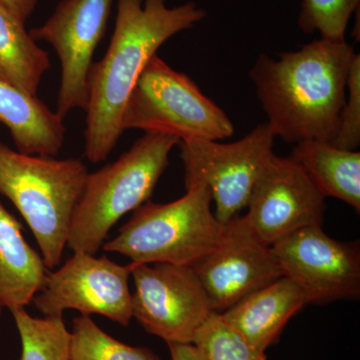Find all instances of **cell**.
<instances>
[{
  "mask_svg": "<svg viewBox=\"0 0 360 360\" xmlns=\"http://www.w3.org/2000/svg\"><path fill=\"white\" fill-rule=\"evenodd\" d=\"M205 16L193 1L168 7L165 0H117L110 46L89 70L84 153L90 162L105 160L117 146L125 103L158 49Z\"/></svg>",
  "mask_w": 360,
  "mask_h": 360,
  "instance_id": "cell-1",
  "label": "cell"
},
{
  "mask_svg": "<svg viewBox=\"0 0 360 360\" xmlns=\"http://www.w3.org/2000/svg\"><path fill=\"white\" fill-rule=\"evenodd\" d=\"M354 56L347 40L322 37L278 59L258 56L251 82L276 137L295 144L333 141Z\"/></svg>",
  "mask_w": 360,
  "mask_h": 360,
  "instance_id": "cell-2",
  "label": "cell"
},
{
  "mask_svg": "<svg viewBox=\"0 0 360 360\" xmlns=\"http://www.w3.org/2000/svg\"><path fill=\"white\" fill-rule=\"evenodd\" d=\"M179 139L146 132L115 162L89 174L71 220L68 248L96 255L127 213L148 202Z\"/></svg>",
  "mask_w": 360,
  "mask_h": 360,
  "instance_id": "cell-3",
  "label": "cell"
},
{
  "mask_svg": "<svg viewBox=\"0 0 360 360\" xmlns=\"http://www.w3.org/2000/svg\"><path fill=\"white\" fill-rule=\"evenodd\" d=\"M87 175L77 158L25 155L0 141V194L30 226L47 269L60 264Z\"/></svg>",
  "mask_w": 360,
  "mask_h": 360,
  "instance_id": "cell-4",
  "label": "cell"
},
{
  "mask_svg": "<svg viewBox=\"0 0 360 360\" xmlns=\"http://www.w3.org/2000/svg\"><path fill=\"white\" fill-rule=\"evenodd\" d=\"M212 196L205 184L186 188L172 202L143 203L103 250L120 253L134 264H170L193 267L217 245L222 224L212 212Z\"/></svg>",
  "mask_w": 360,
  "mask_h": 360,
  "instance_id": "cell-5",
  "label": "cell"
},
{
  "mask_svg": "<svg viewBox=\"0 0 360 360\" xmlns=\"http://www.w3.org/2000/svg\"><path fill=\"white\" fill-rule=\"evenodd\" d=\"M122 129H141L191 139L231 137L234 127L224 110L201 92L191 77L153 56L137 78L125 103Z\"/></svg>",
  "mask_w": 360,
  "mask_h": 360,
  "instance_id": "cell-6",
  "label": "cell"
},
{
  "mask_svg": "<svg viewBox=\"0 0 360 360\" xmlns=\"http://www.w3.org/2000/svg\"><path fill=\"white\" fill-rule=\"evenodd\" d=\"M269 123L257 125L232 143L191 139L179 142L186 188L205 184L215 202V217L226 224L248 207L258 177L274 155Z\"/></svg>",
  "mask_w": 360,
  "mask_h": 360,
  "instance_id": "cell-7",
  "label": "cell"
},
{
  "mask_svg": "<svg viewBox=\"0 0 360 360\" xmlns=\"http://www.w3.org/2000/svg\"><path fill=\"white\" fill-rule=\"evenodd\" d=\"M132 317L146 333L167 343H193L213 311L200 281L189 266L134 264Z\"/></svg>",
  "mask_w": 360,
  "mask_h": 360,
  "instance_id": "cell-8",
  "label": "cell"
},
{
  "mask_svg": "<svg viewBox=\"0 0 360 360\" xmlns=\"http://www.w3.org/2000/svg\"><path fill=\"white\" fill-rule=\"evenodd\" d=\"M134 264H116L106 257L75 252L47 276L44 288L33 297L44 316H63L68 309L82 315H103L127 326L132 317L129 277Z\"/></svg>",
  "mask_w": 360,
  "mask_h": 360,
  "instance_id": "cell-9",
  "label": "cell"
},
{
  "mask_svg": "<svg viewBox=\"0 0 360 360\" xmlns=\"http://www.w3.org/2000/svg\"><path fill=\"white\" fill-rule=\"evenodd\" d=\"M113 1L61 0L44 25L30 32L35 41L51 44L60 60L56 112L63 120L71 110H86L92 58L108 28Z\"/></svg>",
  "mask_w": 360,
  "mask_h": 360,
  "instance_id": "cell-10",
  "label": "cell"
},
{
  "mask_svg": "<svg viewBox=\"0 0 360 360\" xmlns=\"http://www.w3.org/2000/svg\"><path fill=\"white\" fill-rule=\"evenodd\" d=\"M283 276L304 291L309 303L326 304L360 295L359 243L331 238L321 225H312L271 245Z\"/></svg>",
  "mask_w": 360,
  "mask_h": 360,
  "instance_id": "cell-11",
  "label": "cell"
},
{
  "mask_svg": "<svg viewBox=\"0 0 360 360\" xmlns=\"http://www.w3.org/2000/svg\"><path fill=\"white\" fill-rule=\"evenodd\" d=\"M191 269L219 314L283 276L271 246L238 215L225 224L217 245Z\"/></svg>",
  "mask_w": 360,
  "mask_h": 360,
  "instance_id": "cell-12",
  "label": "cell"
},
{
  "mask_svg": "<svg viewBox=\"0 0 360 360\" xmlns=\"http://www.w3.org/2000/svg\"><path fill=\"white\" fill-rule=\"evenodd\" d=\"M245 219L265 245L321 225L326 198L292 158L272 155L258 177Z\"/></svg>",
  "mask_w": 360,
  "mask_h": 360,
  "instance_id": "cell-13",
  "label": "cell"
},
{
  "mask_svg": "<svg viewBox=\"0 0 360 360\" xmlns=\"http://www.w3.org/2000/svg\"><path fill=\"white\" fill-rule=\"evenodd\" d=\"M309 304L297 283L283 276L221 312L222 319L257 352L278 341L291 317Z\"/></svg>",
  "mask_w": 360,
  "mask_h": 360,
  "instance_id": "cell-14",
  "label": "cell"
},
{
  "mask_svg": "<svg viewBox=\"0 0 360 360\" xmlns=\"http://www.w3.org/2000/svg\"><path fill=\"white\" fill-rule=\"evenodd\" d=\"M0 124L8 129L18 151L56 156L65 143L63 118L39 97L0 79Z\"/></svg>",
  "mask_w": 360,
  "mask_h": 360,
  "instance_id": "cell-15",
  "label": "cell"
},
{
  "mask_svg": "<svg viewBox=\"0 0 360 360\" xmlns=\"http://www.w3.org/2000/svg\"><path fill=\"white\" fill-rule=\"evenodd\" d=\"M49 271L22 234V225L0 201V307H25L44 288Z\"/></svg>",
  "mask_w": 360,
  "mask_h": 360,
  "instance_id": "cell-16",
  "label": "cell"
},
{
  "mask_svg": "<svg viewBox=\"0 0 360 360\" xmlns=\"http://www.w3.org/2000/svg\"><path fill=\"white\" fill-rule=\"evenodd\" d=\"M290 158L303 168L324 198L345 201L359 212V153L310 139L296 143Z\"/></svg>",
  "mask_w": 360,
  "mask_h": 360,
  "instance_id": "cell-17",
  "label": "cell"
},
{
  "mask_svg": "<svg viewBox=\"0 0 360 360\" xmlns=\"http://www.w3.org/2000/svg\"><path fill=\"white\" fill-rule=\"evenodd\" d=\"M51 66L49 52L37 45L25 23L0 4V79L37 96Z\"/></svg>",
  "mask_w": 360,
  "mask_h": 360,
  "instance_id": "cell-18",
  "label": "cell"
},
{
  "mask_svg": "<svg viewBox=\"0 0 360 360\" xmlns=\"http://www.w3.org/2000/svg\"><path fill=\"white\" fill-rule=\"evenodd\" d=\"M11 312L20 333V360H70L71 333L63 316L39 319L25 307Z\"/></svg>",
  "mask_w": 360,
  "mask_h": 360,
  "instance_id": "cell-19",
  "label": "cell"
},
{
  "mask_svg": "<svg viewBox=\"0 0 360 360\" xmlns=\"http://www.w3.org/2000/svg\"><path fill=\"white\" fill-rule=\"evenodd\" d=\"M70 360H160L148 347H131L106 333L87 315L72 321Z\"/></svg>",
  "mask_w": 360,
  "mask_h": 360,
  "instance_id": "cell-20",
  "label": "cell"
},
{
  "mask_svg": "<svg viewBox=\"0 0 360 360\" xmlns=\"http://www.w3.org/2000/svg\"><path fill=\"white\" fill-rule=\"evenodd\" d=\"M193 345L200 348L206 360H266L222 319L212 312L196 331Z\"/></svg>",
  "mask_w": 360,
  "mask_h": 360,
  "instance_id": "cell-21",
  "label": "cell"
},
{
  "mask_svg": "<svg viewBox=\"0 0 360 360\" xmlns=\"http://www.w3.org/2000/svg\"><path fill=\"white\" fill-rule=\"evenodd\" d=\"M360 0H302L298 25L304 33H321L322 39L345 40L348 22Z\"/></svg>",
  "mask_w": 360,
  "mask_h": 360,
  "instance_id": "cell-22",
  "label": "cell"
},
{
  "mask_svg": "<svg viewBox=\"0 0 360 360\" xmlns=\"http://www.w3.org/2000/svg\"><path fill=\"white\" fill-rule=\"evenodd\" d=\"M333 146L355 150L360 144V56L355 53L347 75V97L341 108Z\"/></svg>",
  "mask_w": 360,
  "mask_h": 360,
  "instance_id": "cell-23",
  "label": "cell"
},
{
  "mask_svg": "<svg viewBox=\"0 0 360 360\" xmlns=\"http://www.w3.org/2000/svg\"><path fill=\"white\" fill-rule=\"evenodd\" d=\"M172 360H206L205 354L193 343H167Z\"/></svg>",
  "mask_w": 360,
  "mask_h": 360,
  "instance_id": "cell-24",
  "label": "cell"
},
{
  "mask_svg": "<svg viewBox=\"0 0 360 360\" xmlns=\"http://www.w3.org/2000/svg\"><path fill=\"white\" fill-rule=\"evenodd\" d=\"M39 0H0L6 9L18 18L21 22L26 23L30 18Z\"/></svg>",
  "mask_w": 360,
  "mask_h": 360,
  "instance_id": "cell-25",
  "label": "cell"
},
{
  "mask_svg": "<svg viewBox=\"0 0 360 360\" xmlns=\"http://www.w3.org/2000/svg\"><path fill=\"white\" fill-rule=\"evenodd\" d=\"M2 309H4V307H0V316H1V314H2Z\"/></svg>",
  "mask_w": 360,
  "mask_h": 360,
  "instance_id": "cell-26",
  "label": "cell"
}]
</instances>
